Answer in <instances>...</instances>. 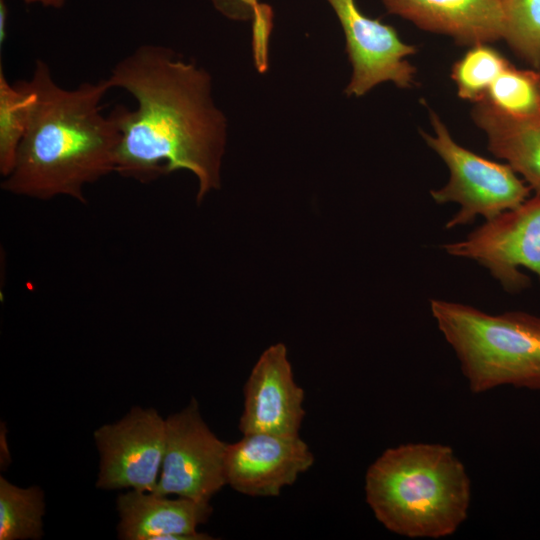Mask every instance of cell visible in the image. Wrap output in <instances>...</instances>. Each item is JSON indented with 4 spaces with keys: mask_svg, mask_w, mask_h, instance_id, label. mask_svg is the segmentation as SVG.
Instances as JSON below:
<instances>
[{
    "mask_svg": "<svg viewBox=\"0 0 540 540\" xmlns=\"http://www.w3.org/2000/svg\"><path fill=\"white\" fill-rule=\"evenodd\" d=\"M213 6L232 20L252 19L260 3L258 0H211Z\"/></svg>",
    "mask_w": 540,
    "mask_h": 540,
    "instance_id": "cell-20",
    "label": "cell"
},
{
    "mask_svg": "<svg viewBox=\"0 0 540 540\" xmlns=\"http://www.w3.org/2000/svg\"><path fill=\"white\" fill-rule=\"evenodd\" d=\"M137 106H115L120 131L115 172L150 183L177 170L197 179V202L220 188L227 121L212 97L209 73L158 44H142L105 78Z\"/></svg>",
    "mask_w": 540,
    "mask_h": 540,
    "instance_id": "cell-1",
    "label": "cell"
},
{
    "mask_svg": "<svg viewBox=\"0 0 540 540\" xmlns=\"http://www.w3.org/2000/svg\"><path fill=\"white\" fill-rule=\"evenodd\" d=\"M304 390L294 379L283 343L268 347L253 366L244 385L242 434L299 435L305 417Z\"/></svg>",
    "mask_w": 540,
    "mask_h": 540,
    "instance_id": "cell-11",
    "label": "cell"
},
{
    "mask_svg": "<svg viewBox=\"0 0 540 540\" xmlns=\"http://www.w3.org/2000/svg\"><path fill=\"white\" fill-rule=\"evenodd\" d=\"M365 497L376 519L409 538L452 535L466 520L471 481L447 445L408 443L386 449L367 469Z\"/></svg>",
    "mask_w": 540,
    "mask_h": 540,
    "instance_id": "cell-3",
    "label": "cell"
},
{
    "mask_svg": "<svg viewBox=\"0 0 540 540\" xmlns=\"http://www.w3.org/2000/svg\"><path fill=\"white\" fill-rule=\"evenodd\" d=\"M503 39L534 69L540 71V0H501Z\"/></svg>",
    "mask_w": 540,
    "mask_h": 540,
    "instance_id": "cell-19",
    "label": "cell"
},
{
    "mask_svg": "<svg viewBox=\"0 0 540 540\" xmlns=\"http://www.w3.org/2000/svg\"><path fill=\"white\" fill-rule=\"evenodd\" d=\"M485 99L513 117H540V71L509 65L491 84Z\"/></svg>",
    "mask_w": 540,
    "mask_h": 540,
    "instance_id": "cell-17",
    "label": "cell"
},
{
    "mask_svg": "<svg viewBox=\"0 0 540 540\" xmlns=\"http://www.w3.org/2000/svg\"><path fill=\"white\" fill-rule=\"evenodd\" d=\"M471 118L485 134L489 151L540 196V117H513L484 99L474 103Z\"/></svg>",
    "mask_w": 540,
    "mask_h": 540,
    "instance_id": "cell-14",
    "label": "cell"
},
{
    "mask_svg": "<svg viewBox=\"0 0 540 540\" xmlns=\"http://www.w3.org/2000/svg\"><path fill=\"white\" fill-rule=\"evenodd\" d=\"M448 255L470 259L489 271L511 294L530 286L527 269L540 280V196L485 221L463 240L441 246Z\"/></svg>",
    "mask_w": 540,
    "mask_h": 540,
    "instance_id": "cell-6",
    "label": "cell"
},
{
    "mask_svg": "<svg viewBox=\"0 0 540 540\" xmlns=\"http://www.w3.org/2000/svg\"><path fill=\"white\" fill-rule=\"evenodd\" d=\"M24 81L32 95L28 125L1 188L38 200L67 196L85 203V187L115 172L120 131L101 106L111 88L106 79L64 88L40 59Z\"/></svg>",
    "mask_w": 540,
    "mask_h": 540,
    "instance_id": "cell-2",
    "label": "cell"
},
{
    "mask_svg": "<svg viewBox=\"0 0 540 540\" xmlns=\"http://www.w3.org/2000/svg\"><path fill=\"white\" fill-rule=\"evenodd\" d=\"M227 443L203 420L197 400L166 418V442L153 492L210 502L226 483Z\"/></svg>",
    "mask_w": 540,
    "mask_h": 540,
    "instance_id": "cell-7",
    "label": "cell"
},
{
    "mask_svg": "<svg viewBox=\"0 0 540 540\" xmlns=\"http://www.w3.org/2000/svg\"><path fill=\"white\" fill-rule=\"evenodd\" d=\"M93 436L100 458L97 488L154 491L165 451L166 418L154 408L133 407Z\"/></svg>",
    "mask_w": 540,
    "mask_h": 540,
    "instance_id": "cell-8",
    "label": "cell"
},
{
    "mask_svg": "<svg viewBox=\"0 0 540 540\" xmlns=\"http://www.w3.org/2000/svg\"><path fill=\"white\" fill-rule=\"evenodd\" d=\"M314 463V455L299 435L249 433L225 453L226 483L251 497H275Z\"/></svg>",
    "mask_w": 540,
    "mask_h": 540,
    "instance_id": "cell-10",
    "label": "cell"
},
{
    "mask_svg": "<svg viewBox=\"0 0 540 540\" xmlns=\"http://www.w3.org/2000/svg\"><path fill=\"white\" fill-rule=\"evenodd\" d=\"M430 309L471 392L501 385L540 391V317L523 311L492 315L441 299H431Z\"/></svg>",
    "mask_w": 540,
    "mask_h": 540,
    "instance_id": "cell-4",
    "label": "cell"
},
{
    "mask_svg": "<svg viewBox=\"0 0 540 540\" xmlns=\"http://www.w3.org/2000/svg\"><path fill=\"white\" fill-rule=\"evenodd\" d=\"M387 11L418 28L475 46L503 39L500 0H380Z\"/></svg>",
    "mask_w": 540,
    "mask_h": 540,
    "instance_id": "cell-13",
    "label": "cell"
},
{
    "mask_svg": "<svg viewBox=\"0 0 540 540\" xmlns=\"http://www.w3.org/2000/svg\"><path fill=\"white\" fill-rule=\"evenodd\" d=\"M327 2L343 28L353 68L345 93L360 97L388 81L399 88L411 87L416 68L407 58L414 55L417 48L403 42L392 26L364 15L355 0Z\"/></svg>",
    "mask_w": 540,
    "mask_h": 540,
    "instance_id": "cell-9",
    "label": "cell"
},
{
    "mask_svg": "<svg viewBox=\"0 0 540 540\" xmlns=\"http://www.w3.org/2000/svg\"><path fill=\"white\" fill-rule=\"evenodd\" d=\"M32 95L24 80L10 84L0 67V174L13 169L18 147L26 132Z\"/></svg>",
    "mask_w": 540,
    "mask_h": 540,
    "instance_id": "cell-16",
    "label": "cell"
},
{
    "mask_svg": "<svg viewBox=\"0 0 540 540\" xmlns=\"http://www.w3.org/2000/svg\"><path fill=\"white\" fill-rule=\"evenodd\" d=\"M118 538L122 540H208L198 526L208 520L210 502L129 490L117 497Z\"/></svg>",
    "mask_w": 540,
    "mask_h": 540,
    "instance_id": "cell-12",
    "label": "cell"
},
{
    "mask_svg": "<svg viewBox=\"0 0 540 540\" xmlns=\"http://www.w3.org/2000/svg\"><path fill=\"white\" fill-rule=\"evenodd\" d=\"M7 6L4 0H0V43L3 45L7 36Z\"/></svg>",
    "mask_w": 540,
    "mask_h": 540,
    "instance_id": "cell-21",
    "label": "cell"
},
{
    "mask_svg": "<svg viewBox=\"0 0 540 540\" xmlns=\"http://www.w3.org/2000/svg\"><path fill=\"white\" fill-rule=\"evenodd\" d=\"M45 496L38 486L22 488L0 477V540L40 539Z\"/></svg>",
    "mask_w": 540,
    "mask_h": 540,
    "instance_id": "cell-15",
    "label": "cell"
},
{
    "mask_svg": "<svg viewBox=\"0 0 540 540\" xmlns=\"http://www.w3.org/2000/svg\"><path fill=\"white\" fill-rule=\"evenodd\" d=\"M26 4H40L43 7L60 9L64 6L65 0H23Z\"/></svg>",
    "mask_w": 540,
    "mask_h": 540,
    "instance_id": "cell-22",
    "label": "cell"
},
{
    "mask_svg": "<svg viewBox=\"0 0 540 540\" xmlns=\"http://www.w3.org/2000/svg\"><path fill=\"white\" fill-rule=\"evenodd\" d=\"M509 65L508 59L487 43L472 46L451 70L458 96L472 103L484 100L491 84Z\"/></svg>",
    "mask_w": 540,
    "mask_h": 540,
    "instance_id": "cell-18",
    "label": "cell"
},
{
    "mask_svg": "<svg viewBox=\"0 0 540 540\" xmlns=\"http://www.w3.org/2000/svg\"><path fill=\"white\" fill-rule=\"evenodd\" d=\"M433 134L421 131L425 143L449 169L448 182L430 191L437 204L454 202L460 208L446 229L468 225L482 216L489 221L529 198L531 189L507 164L484 158L457 143L445 123L428 109Z\"/></svg>",
    "mask_w": 540,
    "mask_h": 540,
    "instance_id": "cell-5",
    "label": "cell"
},
{
    "mask_svg": "<svg viewBox=\"0 0 540 540\" xmlns=\"http://www.w3.org/2000/svg\"><path fill=\"white\" fill-rule=\"evenodd\" d=\"M501 1V0H500Z\"/></svg>",
    "mask_w": 540,
    "mask_h": 540,
    "instance_id": "cell-23",
    "label": "cell"
}]
</instances>
